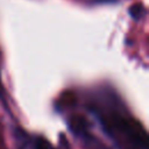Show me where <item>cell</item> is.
<instances>
[{
    "instance_id": "cell-1",
    "label": "cell",
    "mask_w": 149,
    "mask_h": 149,
    "mask_svg": "<svg viewBox=\"0 0 149 149\" xmlns=\"http://www.w3.org/2000/svg\"><path fill=\"white\" fill-rule=\"evenodd\" d=\"M91 111L99 120L106 135L120 149H148V137L144 129L121 109L91 107Z\"/></svg>"
}]
</instances>
